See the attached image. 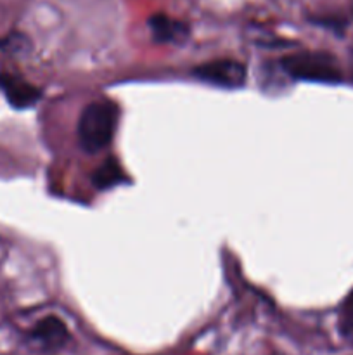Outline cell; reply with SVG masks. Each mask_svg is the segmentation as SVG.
<instances>
[{
    "mask_svg": "<svg viewBox=\"0 0 353 355\" xmlns=\"http://www.w3.org/2000/svg\"><path fill=\"white\" fill-rule=\"evenodd\" d=\"M120 110L111 99H96L83 107L78 120V142L85 153H99L111 144Z\"/></svg>",
    "mask_w": 353,
    "mask_h": 355,
    "instance_id": "cell-1",
    "label": "cell"
},
{
    "mask_svg": "<svg viewBox=\"0 0 353 355\" xmlns=\"http://www.w3.org/2000/svg\"><path fill=\"white\" fill-rule=\"evenodd\" d=\"M280 66L287 75L296 80L338 83L343 78L338 61L327 52H298L284 58Z\"/></svg>",
    "mask_w": 353,
    "mask_h": 355,
    "instance_id": "cell-2",
    "label": "cell"
},
{
    "mask_svg": "<svg viewBox=\"0 0 353 355\" xmlns=\"http://www.w3.org/2000/svg\"><path fill=\"white\" fill-rule=\"evenodd\" d=\"M192 75L211 85L237 89L246 83V66L235 59H215L196 66Z\"/></svg>",
    "mask_w": 353,
    "mask_h": 355,
    "instance_id": "cell-3",
    "label": "cell"
},
{
    "mask_svg": "<svg viewBox=\"0 0 353 355\" xmlns=\"http://www.w3.org/2000/svg\"><path fill=\"white\" fill-rule=\"evenodd\" d=\"M0 90L6 96L7 103L16 110L35 106L42 97V90L38 87L12 73H0Z\"/></svg>",
    "mask_w": 353,
    "mask_h": 355,
    "instance_id": "cell-4",
    "label": "cell"
},
{
    "mask_svg": "<svg viewBox=\"0 0 353 355\" xmlns=\"http://www.w3.org/2000/svg\"><path fill=\"white\" fill-rule=\"evenodd\" d=\"M147 24L154 40L161 44H182L190 33L189 24L166 14H154L149 17Z\"/></svg>",
    "mask_w": 353,
    "mask_h": 355,
    "instance_id": "cell-5",
    "label": "cell"
},
{
    "mask_svg": "<svg viewBox=\"0 0 353 355\" xmlns=\"http://www.w3.org/2000/svg\"><path fill=\"white\" fill-rule=\"evenodd\" d=\"M31 338L37 340L44 347H48V349H57V347H62L68 342V326L57 315H47L42 321H38L35 328L31 329Z\"/></svg>",
    "mask_w": 353,
    "mask_h": 355,
    "instance_id": "cell-6",
    "label": "cell"
},
{
    "mask_svg": "<svg viewBox=\"0 0 353 355\" xmlns=\"http://www.w3.org/2000/svg\"><path fill=\"white\" fill-rule=\"evenodd\" d=\"M123 177H125L123 168L120 166L118 159L109 158L106 159V162L100 163L99 168L93 172L92 182L96 184L99 189H109V187L120 184L121 180H123Z\"/></svg>",
    "mask_w": 353,
    "mask_h": 355,
    "instance_id": "cell-7",
    "label": "cell"
},
{
    "mask_svg": "<svg viewBox=\"0 0 353 355\" xmlns=\"http://www.w3.org/2000/svg\"><path fill=\"white\" fill-rule=\"evenodd\" d=\"M338 329L346 342L353 343V290L346 295L339 309Z\"/></svg>",
    "mask_w": 353,
    "mask_h": 355,
    "instance_id": "cell-8",
    "label": "cell"
},
{
    "mask_svg": "<svg viewBox=\"0 0 353 355\" xmlns=\"http://www.w3.org/2000/svg\"><path fill=\"white\" fill-rule=\"evenodd\" d=\"M352 71H353V49H352Z\"/></svg>",
    "mask_w": 353,
    "mask_h": 355,
    "instance_id": "cell-9",
    "label": "cell"
}]
</instances>
